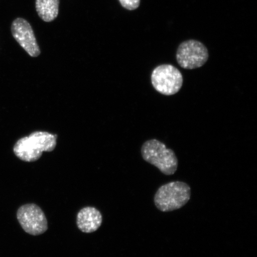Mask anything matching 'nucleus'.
<instances>
[{
  "label": "nucleus",
  "instance_id": "f257e3e1",
  "mask_svg": "<svg viewBox=\"0 0 257 257\" xmlns=\"http://www.w3.org/2000/svg\"><path fill=\"white\" fill-rule=\"evenodd\" d=\"M57 137V135L47 132H35L16 142L14 147V153L24 162H35L40 159L43 152H51L55 149Z\"/></svg>",
  "mask_w": 257,
  "mask_h": 257
},
{
  "label": "nucleus",
  "instance_id": "f03ea898",
  "mask_svg": "<svg viewBox=\"0 0 257 257\" xmlns=\"http://www.w3.org/2000/svg\"><path fill=\"white\" fill-rule=\"evenodd\" d=\"M143 159L156 167L165 175H174L178 169V160L172 149L156 139L148 140L141 148Z\"/></svg>",
  "mask_w": 257,
  "mask_h": 257
},
{
  "label": "nucleus",
  "instance_id": "7ed1b4c3",
  "mask_svg": "<svg viewBox=\"0 0 257 257\" xmlns=\"http://www.w3.org/2000/svg\"><path fill=\"white\" fill-rule=\"evenodd\" d=\"M191 188L181 181L161 186L154 196V203L162 212L173 211L184 206L191 198Z\"/></svg>",
  "mask_w": 257,
  "mask_h": 257
},
{
  "label": "nucleus",
  "instance_id": "20e7f679",
  "mask_svg": "<svg viewBox=\"0 0 257 257\" xmlns=\"http://www.w3.org/2000/svg\"><path fill=\"white\" fill-rule=\"evenodd\" d=\"M152 83L160 94L170 96L177 94L182 87L184 79L180 70L171 64H161L153 70Z\"/></svg>",
  "mask_w": 257,
  "mask_h": 257
},
{
  "label": "nucleus",
  "instance_id": "39448f33",
  "mask_svg": "<svg viewBox=\"0 0 257 257\" xmlns=\"http://www.w3.org/2000/svg\"><path fill=\"white\" fill-rule=\"evenodd\" d=\"M209 57L206 47L197 40H189L179 45L176 52V60L183 69L200 68L207 63Z\"/></svg>",
  "mask_w": 257,
  "mask_h": 257
},
{
  "label": "nucleus",
  "instance_id": "423d86ee",
  "mask_svg": "<svg viewBox=\"0 0 257 257\" xmlns=\"http://www.w3.org/2000/svg\"><path fill=\"white\" fill-rule=\"evenodd\" d=\"M17 218L22 229L31 235H40L48 229L47 218L36 204L22 205L17 212Z\"/></svg>",
  "mask_w": 257,
  "mask_h": 257
},
{
  "label": "nucleus",
  "instance_id": "0eeeda50",
  "mask_svg": "<svg viewBox=\"0 0 257 257\" xmlns=\"http://www.w3.org/2000/svg\"><path fill=\"white\" fill-rule=\"evenodd\" d=\"M13 37L26 52L32 57L40 55L41 50L31 25L23 18H17L11 26Z\"/></svg>",
  "mask_w": 257,
  "mask_h": 257
},
{
  "label": "nucleus",
  "instance_id": "6e6552de",
  "mask_svg": "<svg viewBox=\"0 0 257 257\" xmlns=\"http://www.w3.org/2000/svg\"><path fill=\"white\" fill-rule=\"evenodd\" d=\"M102 215L97 209L87 207L80 210L77 216V225L82 232L89 233L95 232L101 226Z\"/></svg>",
  "mask_w": 257,
  "mask_h": 257
},
{
  "label": "nucleus",
  "instance_id": "1a4fd4ad",
  "mask_svg": "<svg viewBox=\"0 0 257 257\" xmlns=\"http://www.w3.org/2000/svg\"><path fill=\"white\" fill-rule=\"evenodd\" d=\"M60 0H36L35 8L40 18L44 22L54 21L59 15Z\"/></svg>",
  "mask_w": 257,
  "mask_h": 257
},
{
  "label": "nucleus",
  "instance_id": "9d476101",
  "mask_svg": "<svg viewBox=\"0 0 257 257\" xmlns=\"http://www.w3.org/2000/svg\"><path fill=\"white\" fill-rule=\"evenodd\" d=\"M141 0H119L122 7L128 10L134 11L139 8Z\"/></svg>",
  "mask_w": 257,
  "mask_h": 257
}]
</instances>
